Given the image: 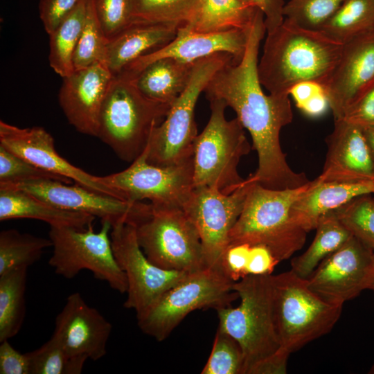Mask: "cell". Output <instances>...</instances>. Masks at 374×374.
<instances>
[{"label": "cell", "mask_w": 374, "mask_h": 374, "mask_svg": "<svg viewBox=\"0 0 374 374\" xmlns=\"http://www.w3.org/2000/svg\"><path fill=\"white\" fill-rule=\"evenodd\" d=\"M28 267L0 276V342L17 335L26 314Z\"/></svg>", "instance_id": "31"}, {"label": "cell", "mask_w": 374, "mask_h": 374, "mask_svg": "<svg viewBox=\"0 0 374 374\" xmlns=\"http://www.w3.org/2000/svg\"><path fill=\"white\" fill-rule=\"evenodd\" d=\"M176 23H134L110 39L107 46L106 66L114 75L138 58L157 51L176 37Z\"/></svg>", "instance_id": "24"}, {"label": "cell", "mask_w": 374, "mask_h": 374, "mask_svg": "<svg viewBox=\"0 0 374 374\" xmlns=\"http://www.w3.org/2000/svg\"><path fill=\"white\" fill-rule=\"evenodd\" d=\"M344 0H289L283 8L285 18L297 25L319 30Z\"/></svg>", "instance_id": "39"}, {"label": "cell", "mask_w": 374, "mask_h": 374, "mask_svg": "<svg viewBox=\"0 0 374 374\" xmlns=\"http://www.w3.org/2000/svg\"><path fill=\"white\" fill-rule=\"evenodd\" d=\"M233 61L231 54L219 53L195 62L186 88L172 104L163 121L152 129L145 149L148 163L171 166L193 159L198 135L195 109L199 97L214 74Z\"/></svg>", "instance_id": "6"}, {"label": "cell", "mask_w": 374, "mask_h": 374, "mask_svg": "<svg viewBox=\"0 0 374 374\" xmlns=\"http://www.w3.org/2000/svg\"><path fill=\"white\" fill-rule=\"evenodd\" d=\"M0 144L41 169L68 178L92 191L120 199L114 190L100 183L97 176L62 157L55 150L53 137L42 127L21 128L1 121Z\"/></svg>", "instance_id": "17"}, {"label": "cell", "mask_w": 374, "mask_h": 374, "mask_svg": "<svg viewBox=\"0 0 374 374\" xmlns=\"http://www.w3.org/2000/svg\"><path fill=\"white\" fill-rule=\"evenodd\" d=\"M326 142L328 150L318 177L321 181L374 180V157L362 127L336 119Z\"/></svg>", "instance_id": "21"}, {"label": "cell", "mask_w": 374, "mask_h": 374, "mask_svg": "<svg viewBox=\"0 0 374 374\" xmlns=\"http://www.w3.org/2000/svg\"><path fill=\"white\" fill-rule=\"evenodd\" d=\"M27 218L37 220L50 227L87 228L95 217L55 206L20 189L0 188V221Z\"/></svg>", "instance_id": "25"}, {"label": "cell", "mask_w": 374, "mask_h": 374, "mask_svg": "<svg viewBox=\"0 0 374 374\" xmlns=\"http://www.w3.org/2000/svg\"><path fill=\"white\" fill-rule=\"evenodd\" d=\"M49 238L21 233L16 229L0 232V276L14 269L28 267L42 256L46 248L51 247Z\"/></svg>", "instance_id": "32"}, {"label": "cell", "mask_w": 374, "mask_h": 374, "mask_svg": "<svg viewBox=\"0 0 374 374\" xmlns=\"http://www.w3.org/2000/svg\"><path fill=\"white\" fill-rule=\"evenodd\" d=\"M364 130L374 157V127H365Z\"/></svg>", "instance_id": "47"}, {"label": "cell", "mask_w": 374, "mask_h": 374, "mask_svg": "<svg viewBox=\"0 0 374 374\" xmlns=\"http://www.w3.org/2000/svg\"><path fill=\"white\" fill-rule=\"evenodd\" d=\"M87 5L88 0H81L48 35L49 65L62 78L74 71L73 57L84 25Z\"/></svg>", "instance_id": "29"}, {"label": "cell", "mask_w": 374, "mask_h": 374, "mask_svg": "<svg viewBox=\"0 0 374 374\" xmlns=\"http://www.w3.org/2000/svg\"><path fill=\"white\" fill-rule=\"evenodd\" d=\"M326 301L343 306L374 281V250L355 236L326 257L307 279Z\"/></svg>", "instance_id": "15"}, {"label": "cell", "mask_w": 374, "mask_h": 374, "mask_svg": "<svg viewBox=\"0 0 374 374\" xmlns=\"http://www.w3.org/2000/svg\"><path fill=\"white\" fill-rule=\"evenodd\" d=\"M113 77L106 65L95 63L62 78L59 105L80 133L97 137L101 107Z\"/></svg>", "instance_id": "20"}, {"label": "cell", "mask_w": 374, "mask_h": 374, "mask_svg": "<svg viewBox=\"0 0 374 374\" xmlns=\"http://www.w3.org/2000/svg\"><path fill=\"white\" fill-rule=\"evenodd\" d=\"M260 10L242 0H195L188 18L179 26L205 33L249 31Z\"/></svg>", "instance_id": "26"}, {"label": "cell", "mask_w": 374, "mask_h": 374, "mask_svg": "<svg viewBox=\"0 0 374 374\" xmlns=\"http://www.w3.org/2000/svg\"><path fill=\"white\" fill-rule=\"evenodd\" d=\"M110 235L114 256L127 281L123 305L134 310L136 314L189 274L164 269L151 262L139 246L132 224L116 225Z\"/></svg>", "instance_id": "14"}, {"label": "cell", "mask_w": 374, "mask_h": 374, "mask_svg": "<svg viewBox=\"0 0 374 374\" xmlns=\"http://www.w3.org/2000/svg\"><path fill=\"white\" fill-rule=\"evenodd\" d=\"M233 283L220 266L189 273L136 314L137 325L144 334L162 341L190 312L231 305L238 298Z\"/></svg>", "instance_id": "7"}, {"label": "cell", "mask_w": 374, "mask_h": 374, "mask_svg": "<svg viewBox=\"0 0 374 374\" xmlns=\"http://www.w3.org/2000/svg\"><path fill=\"white\" fill-rule=\"evenodd\" d=\"M247 4L260 10L265 17L267 33L271 32L284 21V0H242Z\"/></svg>", "instance_id": "46"}, {"label": "cell", "mask_w": 374, "mask_h": 374, "mask_svg": "<svg viewBox=\"0 0 374 374\" xmlns=\"http://www.w3.org/2000/svg\"><path fill=\"white\" fill-rule=\"evenodd\" d=\"M41 179L72 181L35 166L0 144V186Z\"/></svg>", "instance_id": "38"}, {"label": "cell", "mask_w": 374, "mask_h": 374, "mask_svg": "<svg viewBox=\"0 0 374 374\" xmlns=\"http://www.w3.org/2000/svg\"><path fill=\"white\" fill-rule=\"evenodd\" d=\"M171 105L146 96L132 78L114 75L101 107L97 138L120 159L132 163L145 149L152 129L163 121Z\"/></svg>", "instance_id": "5"}, {"label": "cell", "mask_w": 374, "mask_h": 374, "mask_svg": "<svg viewBox=\"0 0 374 374\" xmlns=\"http://www.w3.org/2000/svg\"><path fill=\"white\" fill-rule=\"evenodd\" d=\"M201 373L244 374L243 353L236 340L218 328L210 356Z\"/></svg>", "instance_id": "37"}, {"label": "cell", "mask_w": 374, "mask_h": 374, "mask_svg": "<svg viewBox=\"0 0 374 374\" xmlns=\"http://www.w3.org/2000/svg\"><path fill=\"white\" fill-rule=\"evenodd\" d=\"M134 227L143 252L159 267L192 273L207 267L199 233L183 207L152 204Z\"/></svg>", "instance_id": "10"}, {"label": "cell", "mask_w": 374, "mask_h": 374, "mask_svg": "<svg viewBox=\"0 0 374 374\" xmlns=\"http://www.w3.org/2000/svg\"><path fill=\"white\" fill-rule=\"evenodd\" d=\"M195 0H130L134 23H176L188 18Z\"/></svg>", "instance_id": "36"}, {"label": "cell", "mask_w": 374, "mask_h": 374, "mask_svg": "<svg viewBox=\"0 0 374 374\" xmlns=\"http://www.w3.org/2000/svg\"><path fill=\"white\" fill-rule=\"evenodd\" d=\"M266 33L265 17L260 10L249 30L242 60L220 69L204 92L208 100H224L249 132L252 148L258 154V168L249 177L250 180L271 189L295 188L310 180L305 173L291 168L280 145V131L293 120L290 96L266 95L259 80V47Z\"/></svg>", "instance_id": "1"}, {"label": "cell", "mask_w": 374, "mask_h": 374, "mask_svg": "<svg viewBox=\"0 0 374 374\" xmlns=\"http://www.w3.org/2000/svg\"><path fill=\"white\" fill-rule=\"evenodd\" d=\"M368 373H370V374H374V364L372 366V367H371V369L369 370Z\"/></svg>", "instance_id": "48"}, {"label": "cell", "mask_w": 374, "mask_h": 374, "mask_svg": "<svg viewBox=\"0 0 374 374\" xmlns=\"http://www.w3.org/2000/svg\"><path fill=\"white\" fill-rule=\"evenodd\" d=\"M211 116L193 151L194 187L215 188L225 194L233 193L245 179L238 172V164L252 146L237 118L227 120L226 104L221 99L209 100Z\"/></svg>", "instance_id": "9"}, {"label": "cell", "mask_w": 374, "mask_h": 374, "mask_svg": "<svg viewBox=\"0 0 374 374\" xmlns=\"http://www.w3.org/2000/svg\"><path fill=\"white\" fill-rule=\"evenodd\" d=\"M93 4L100 24L108 40L134 23L130 0H93Z\"/></svg>", "instance_id": "40"}, {"label": "cell", "mask_w": 374, "mask_h": 374, "mask_svg": "<svg viewBox=\"0 0 374 374\" xmlns=\"http://www.w3.org/2000/svg\"><path fill=\"white\" fill-rule=\"evenodd\" d=\"M315 229L316 235L309 247L291 261V270L305 279L310 276L326 257L339 249L352 236L333 212L322 217Z\"/></svg>", "instance_id": "28"}, {"label": "cell", "mask_w": 374, "mask_h": 374, "mask_svg": "<svg viewBox=\"0 0 374 374\" xmlns=\"http://www.w3.org/2000/svg\"><path fill=\"white\" fill-rule=\"evenodd\" d=\"M81 0H40L39 17L44 30L49 35Z\"/></svg>", "instance_id": "42"}, {"label": "cell", "mask_w": 374, "mask_h": 374, "mask_svg": "<svg viewBox=\"0 0 374 374\" xmlns=\"http://www.w3.org/2000/svg\"><path fill=\"white\" fill-rule=\"evenodd\" d=\"M26 191L64 210L84 213L109 222L134 226L151 211L150 203L130 202L92 191L76 183L73 186L59 181L41 179L1 186Z\"/></svg>", "instance_id": "16"}, {"label": "cell", "mask_w": 374, "mask_h": 374, "mask_svg": "<svg viewBox=\"0 0 374 374\" xmlns=\"http://www.w3.org/2000/svg\"><path fill=\"white\" fill-rule=\"evenodd\" d=\"M251 184L247 178L229 194L215 188L194 187L183 206L199 233L207 267L220 266L222 255L229 243L230 232L243 209Z\"/></svg>", "instance_id": "13"}, {"label": "cell", "mask_w": 374, "mask_h": 374, "mask_svg": "<svg viewBox=\"0 0 374 374\" xmlns=\"http://www.w3.org/2000/svg\"><path fill=\"white\" fill-rule=\"evenodd\" d=\"M97 177L121 199H148L154 205L183 207L194 188L193 159L179 165L158 166L147 162L144 150L125 170Z\"/></svg>", "instance_id": "12"}, {"label": "cell", "mask_w": 374, "mask_h": 374, "mask_svg": "<svg viewBox=\"0 0 374 374\" xmlns=\"http://www.w3.org/2000/svg\"><path fill=\"white\" fill-rule=\"evenodd\" d=\"M0 374H30L28 354L17 351L8 340L0 342Z\"/></svg>", "instance_id": "44"}, {"label": "cell", "mask_w": 374, "mask_h": 374, "mask_svg": "<svg viewBox=\"0 0 374 374\" xmlns=\"http://www.w3.org/2000/svg\"><path fill=\"white\" fill-rule=\"evenodd\" d=\"M374 81V30L343 46L340 57L324 85L334 119L344 118Z\"/></svg>", "instance_id": "19"}, {"label": "cell", "mask_w": 374, "mask_h": 374, "mask_svg": "<svg viewBox=\"0 0 374 374\" xmlns=\"http://www.w3.org/2000/svg\"><path fill=\"white\" fill-rule=\"evenodd\" d=\"M370 290H374V281H373V284L371 285V286L370 287Z\"/></svg>", "instance_id": "49"}, {"label": "cell", "mask_w": 374, "mask_h": 374, "mask_svg": "<svg viewBox=\"0 0 374 374\" xmlns=\"http://www.w3.org/2000/svg\"><path fill=\"white\" fill-rule=\"evenodd\" d=\"M195 62L163 57L151 62L131 78L146 96L172 105L186 88Z\"/></svg>", "instance_id": "27"}, {"label": "cell", "mask_w": 374, "mask_h": 374, "mask_svg": "<svg viewBox=\"0 0 374 374\" xmlns=\"http://www.w3.org/2000/svg\"><path fill=\"white\" fill-rule=\"evenodd\" d=\"M310 183L276 190L251 181L243 209L230 232L229 244H262L280 262L288 259L305 242L307 232L292 221L291 209Z\"/></svg>", "instance_id": "4"}, {"label": "cell", "mask_w": 374, "mask_h": 374, "mask_svg": "<svg viewBox=\"0 0 374 374\" xmlns=\"http://www.w3.org/2000/svg\"><path fill=\"white\" fill-rule=\"evenodd\" d=\"M271 275H251L234 282L238 306L216 310L218 328L234 338L244 356V374H285L290 354L276 326Z\"/></svg>", "instance_id": "2"}, {"label": "cell", "mask_w": 374, "mask_h": 374, "mask_svg": "<svg viewBox=\"0 0 374 374\" xmlns=\"http://www.w3.org/2000/svg\"><path fill=\"white\" fill-rule=\"evenodd\" d=\"M352 235L374 250V197H357L333 212Z\"/></svg>", "instance_id": "35"}, {"label": "cell", "mask_w": 374, "mask_h": 374, "mask_svg": "<svg viewBox=\"0 0 374 374\" xmlns=\"http://www.w3.org/2000/svg\"><path fill=\"white\" fill-rule=\"evenodd\" d=\"M344 44L321 30L301 27L285 18L267 33L258 62L260 84L269 94L288 95L295 84L313 81L325 85L337 63Z\"/></svg>", "instance_id": "3"}, {"label": "cell", "mask_w": 374, "mask_h": 374, "mask_svg": "<svg viewBox=\"0 0 374 374\" xmlns=\"http://www.w3.org/2000/svg\"><path fill=\"white\" fill-rule=\"evenodd\" d=\"M112 326L78 292L71 294L57 315L52 336L72 357L97 361L107 353Z\"/></svg>", "instance_id": "18"}, {"label": "cell", "mask_w": 374, "mask_h": 374, "mask_svg": "<svg viewBox=\"0 0 374 374\" xmlns=\"http://www.w3.org/2000/svg\"><path fill=\"white\" fill-rule=\"evenodd\" d=\"M342 118L363 128L374 127V81L350 107Z\"/></svg>", "instance_id": "43"}, {"label": "cell", "mask_w": 374, "mask_h": 374, "mask_svg": "<svg viewBox=\"0 0 374 374\" xmlns=\"http://www.w3.org/2000/svg\"><path fill=\"white\" fill-rule=\"evenodd\" d=\"M319 30L341 44L374 30V0H344Z\"/></svg>", "instance_id": "30"}, {"label": "cell", "mask_w": 374, "mask_h": 374, "mask_svg": "<svg viewBox=\"0 0 374 374\" xmlns=\"http://www.w3.org/2000/svg\"><path fill=\"white\" fill-rule=\"evenodd\" d=\"M249 30L233 29L222 33H205L193 32L179 26L173 40L162 48L134 60L118 74L134 78L151 62L163 57H172L192 63L213 54L226 53L233 55L235 63H238L244 54Z\"/></svg>", "instance_id": "22"}, {"label": "cell", "mask_w": 374, "mask_h": 374, "mask_svg": "<svg viewBox=\"0 0 374 374\" xmlns=\"http://www.w3.org/2000/svg\"><path fill=\"white\" fill-rule=\"evenodd\" d=\"M279 262L270 249L265 245L251 244L247 276L271 274Z\"/></svg>", "instance_id": "45"}, {"label": "cell", "mask_w": 374, "mask_h": 374, "mask_svg": "<svg viewBox=\"0 0 374 374\" xmlns=\"http://www.w3.org/2000/svg\"><path fill=\"white\" fill-rule=\"evenodd\" d=\"M112 229V224L107 221H101L98 232L92 224L84 229L51 227L48 238L53 252L49 265L57 274L67 279L74 278L82 270H88L112 289L126 293L127 278L114 254Z\"/></svg>", "instance_id": "11"}, {"label": "cell", "mask_w": 374, "mask_h": 374, "mask_svg": "<svg viewBox=\"0 0 374 374\" xmlns=\"http://www.w3.org/2000/svg\"><path fill=\"white\" fill-rule=\"evenodd\" d=\"M374 193V180L356 181H311L309 188L294 203L292 221L307 233L314 230L320 219L353 199Z\"/></svg>", "instance_id": "23"}, {"label": "cell", "mask_w": 374, "mask_h": 374, "mask_svg": "<svg viewBox=\"0 0 374 374\" xmlns=\"http://www.w3.org/2000/svg\"><path fill=\"white\" fill-rule=\"evenodd\" d=\"M251 244L231 243L224 251L220 267L232 281L236 282L247 276Z\"/></svg>", "instance_id": "41"}, {"label": "cell", "mask_w": 374, "mask_h": 374, "mask_svg": "<svg viewBox=\"0 0 374 374\" xmlns=\"http://www.w3.org/2000/svg\"><path fill=\"white\" fill-rule=\"evenodd\" d=\"M277 332L290 354L332 330L343 306L330 303L292 270L271 275Z\"/></svg>", "instance_id": "8"}, {"label": "cell", "mask_w": 374, "mask_h": 374, "mask_svg": "<svg viewBox=\"0 0 374 374\" xmlns=\"http://www.w3.org/2000/svg\"><path fill=\"white\" fill-rule=\"evenodd\" d=\"M27 354L30 374H80L87 361L71 357L53 336L39 348Z\"/></svg>", "instance_id": "34"}, {"label": "cell", "mask_w": 374, "mask_h": 374, "mask_svg": "<svg viewBox=\"0 0 374 374\" xmlns=\"http://www.w3.org/2000/svg\"><path fill=\"white\" fill-rule=\"evenodd\" d=\"M108 41L97 17L93 0H88L84 25L73 57L74 70L95 63L106 65Z\"/></svg>", "instance_id": "33"}]
</instances>
